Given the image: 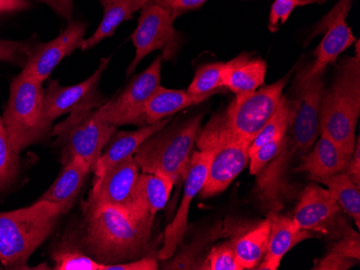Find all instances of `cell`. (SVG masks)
I'll return each instance as SVG.
<instances>
[{
	"label": "cell",
	"instance_id": "cell-6",
	"mask_svg": "<svg viewBox=\"0 0 360 270\" xmlns=\"http://www.w3.org/2000/svg\"><path fill=\"white\" fill-rule=\"evenodd\" d=\"M44 83L23 72L13 79L3 122L12 149L23 152L51 136L53 123L46 118Z\"/></svg>",
	"mask_w": 360,
	"mask_h": 270
},
{
	"label": "cell",
	"instance_id": "cell-9",
	"mask_svg": "<svg viewBox=\"0 0 360 270\" xmlns=\"http://www.w3.org/2000/svg\"><path fill=\"white\" fill-rule=\"evenodd\" d=\"M141 11L136 29L131 37L136 51L134 60L127 67V76L153 52L162 50V58L167 62L177 54L181 44V36L174 27L177 17L171 10L150 1Z\"/></svg>",
	"mask_w": 360,
	"mask_h": 270
},
{
	"label": "cell",
	"instance_id": "cell-32",
	"mask_svg": "<svg viewBox=\"0 0 360 270\" xmlns=\"http://www.w3.org/2000/svg\"><path fill=\"white\" fill-rule=\"evenodd\" d=\"M224 62H210L200 66L196 69L193 80L190 83L187 92L191 95H204L218 93L224 88Z\"/></svg>",
	"mask_w": 360,
	"mask_h": 270
},
{
	"label": "cell",
	"instance_id": "cell-7",
	"mask_svg": "<svg viewBox=\"0 0 360 270\" xmlns=\"http://www.w3.org/2000/svg\"><path fill=\"white\" fill-rule=\"evenodd\" d=\"M116 130V126L97 119L95 110H80L54 125L51 136L56 137L62 165L81 157L92 166L93 171Z\"/></svg>",
	"mask_w": 360,
	"mask_h": 270
},
{
	"label": "cell",
	"instance_id": "cell-10",
	"mask_svg": "<svg viewBox=\"0 0 360 270\" xmlns=\"http://www.w3.org/2000/svg\"><path fill=\"white\" fill-rule=\"evenodd\" d=\"M345 215L328 189L312 183L303 189L292 219L300 229L339 239L355 231Z\"/></svg>",
	"mask_w": 360,
	"mask_h": 270
},
{
	"label": "cell",
	"instance_id": "cell-4",
	"mask_svg": "<svg viewBox=\"0 0 360 270\" xmlns=\"http://www.w3.org/2000/svg\"><path fill=\"white\" fill-rule=\"evenodd\" d=\"M289 76L290 74L271 86L236 96L224 112L215 114L200 130L196 141L242 138L252 142L280 107Z\"/></svg>",
	"mask_w": 360,
	"mask_h": 270
},
{
	"label": "cell",
	"instance_id": "cell-27",
	"mask_svg": "<svg viewBox=\"0 0 360 270\" xmlns=\"http://www.w3.org/2000/svg\"><path fill=\"white\" fill-rule=\"evenodd\" d=\"M337 241L330 251L315 264L313 269L347 270L359 262L360 237L357 231L343 236Z\"/></svg>",
	"mask_w": 360,
	"mask_h": 270
},
{
	"label": "cell",
	"instance_id": "cell-30",
	"mask_svg": "<svg viewBox=\"0 0 360 270\" xmlns=\"http://www.w3.org/2000/svg\"><path fill=\"white\" fill-rule=\"evenodd\" d=\"M20 175V154L12 149L0 116V197L8 194Z\"/></svg>",
	"mask_w": 360,
	"mask_h": 270
},
{
	"label": "cell",
	"instance_id": "cell-15",
	"mask_svg": "<svg viewBox=\"0 0 360 270\" xmlns=\"http://www.w3.org/2000/svg\"><path fill=\"white\" fill-rule=\"evenodd\" d=\"M212 152L199 151L192 154L189 170L185 180L183 201L173 221L167 225L163 235V243L161 249L158 251V259H171L178 247L184 243L188 231V215L190 205L194 197L201 192L207 178L208 168L212 161Z\"/></svg>",
	"mask_w": 360,
	"mask_h": 270
},
{
	"label": "cell",
	"instance_id": "cell-37",
	"mask_svg": "<svg viewBox=\"0 0 360 270\" xmlns=\"http://www.w3.org/2000/svg\"><path fill=\"white\" fill-rule=\"evenodd\" d=\"M354 0H339L338 1L337 5L330 10L327 15L323 18L321 22L315 26L314 30H313V33L309 36V40H312L313 38L316 37L319 34H323V30H325L326 26L328 25L331 21L337 19L340 15H347L349 14V10H351L352 5H353Z\"/></svg>",
	"mask_w": 360,
	"mask_h": 270
},
{
	"label": "cell",
	"instance_id": "cell-12",
	"mask_svg": "<svg viewBox=\"0 0 360 270\" xmlns=\"http://www.w3.org/2000/svg\"><path fill=\"white\" fill-rule=\"evenodd\" d=\"M198 144L200 151L212 152L207 178L202 189L204 198L215 196L228 189L248 166L252 141L242 138L214 139Z\"/></svg>",
	"mask_w": 360,
	"mask_h": 270
},
{
	"label": "cell",
	"instance_id": "cell-33",
	"mask_svg": "<svg viewBox=\"0 0 360 270\" xmlns=\"http://www.w3.org/2000/svg\"><path fill=\"white\" fill-rule=\"evenodd\" d=\"M326 0H274L271 6L269 15L268 28L272 33H276L281 25H284L288 21L290 14L297 8L305 6L323 4Z\"/></svg>",
	"mask_w": 360,
	"mask_h": 270
},
{
	"label": "cell",
	"instance_id": "cell-26",
	"mask_svg": "<svg viewBox=\"0 0 360 270\" xmlns=\"http://www.w3.org/2000/svg\"><path fill=\"white\" fill-rule=\"evenodd\" d=\"M271 233V222H260L256 227L234 241L238 263L243 269H255L264 259Z\"/></svg>",
	"mask_w": 360,
	"mask_h": 270
},
{
	"label": "cell",
	"instance_id": "cell-35",
	"mask_svg": "<svg viewBox=\"0 0 360 270\" xmlns=\"http://www.w3.org/2000/svg\"><path fill=\"white\" fill-rule=\"evenodd\" d=\"M287 147H288L287 134L284 138L275 139V140L269 141L264 146H261L258 150L250 155V173L259 175L266 165L274 160L275 157L280 156L281 153Z\"/></svg>",
	"mask_w": 360,
	"mask_h": 270
},
{
	"label": "cell",
	"instance_id": "cell-2",
	"mask_svg": "<svg viewBox=\"0 0 360 270\" xmlns=\"http://www.w3.org/2000/svg\"><path fill=\"white\" fill-rule=\"evenodd\" d=\"M360 116V53L340 62L330 88H323L319 109L321 133L352 155L356 144V126Z\"/></svg>",
	"mask_w": 360,
	"mask_h": 270
},
{
	"label": "cell",
	"instance_id": "cell-40",
	"mask_svg": "<svg viewBox=\"0 0 360 270\" xmlns=\"http://www.w3.org/2000/svg\"><path fill=\"white\" fill-rule=\"evenodd\" d=\"M51 8L63 19L70 21L74 10V0H35Z\"/></svg>",
	"mask_w": 360,
	"mask_h": 270
},
{
	"label": "cell",
	"instance_id": "cell-3",
	"mask_svg": "<svg viewBox=\"0 0 360 270\" xmlns=\"http://www.w3.org/2000/svg\"><path fill=\"white\" fill-rule=\"evenodd\" d=\"M62 215L58 205L44 201L0 212V262L9 269L28 268V259L51 235Z\"/></svg>",
	"mask_w": 360,
	"mask_h": 270
},
{
	"label": "cell",
	"instance_id": "cell-39",
	"mask_svg": "<svg viewBox=\"0 0 360 270\" xmlns=\"http://www.w3.org/2000/svg\"><path fill=\"white\" fill-rule=\"evenodd\" d=\"M158 267H159L158 257L148 255L135 261L105 265L104 270H157Z\"/></svg>",
	"mask_w": 360,
	"mask_h": 270
},
{
	"label": "cell",
	"instance_id": "cell-43",
	"mask_svg": "<svg viewBox=\"0 0 360 270\" xmlns=\"http://www.w3.org/2000/svg\"><path fill=\"white\" fill-rule=\"evenodd\" d=\"M98 1H100L101 5L103 6V8H105L106 6H108L111 1H113V0H98Z\"/></svg>",
	"mask_w": 360,
	"mask_h": 270
},
{
	"label": "cell",
	"instance_id": "cell-41",
	"mask_svg": "<svg viewBox=\"0 0 360 270\" xmlns=\"http://www.w3.org/2000/svg\"><path fill=\"white\" fill-rule=\"evenodd\" d=\"M345 173L353 179L354 182L360 187V140H356L355 149L352 153L351 162Z\"/></svg>",
	"mask_w": 360,
	"mask_h": 270
},
{
	"label": "cell",
	"instance_id": "cell-28",
	"mask_svg": "<svg viewBox=\"0 0 360 270\" xmlns=\"http://www.w3.org/2000/svg\"><path fill=\"white\" fill-rule=\"evenodd\" d=\"M315 181L327 187L335 195L343 211L355 221L356 227L359 229L360 187L354 182L353 179L347 173H341Z\"/></svg>",
	"mask_w": 360,
	"mask_h": 270
},
{
	"label": "cell",
	"instance_id": "cell-21",
	"mask_svg": "<svg viewBox=\"0 0 360 270\" xmlns=\"http://www.w3.org/2000/svg\"><path fill=\"white\" fill-rule=\"evenodd\" d=\"M90 173H92V166L84 158L75 157L68 164L63 165L58 178L38 201L56 203L63 215H66L76 203Z\"/></svg>",
	"mask_w": 360,
	"mask_h": 270
},
{
	"label": "cell",
	"instance_id": "cell-16",
	"mask_svg": "<svg viewBox=\"0 0 360 270\" xmlns=\"http://www.w3.org/2000/svg\"><path fill=\"white\" fill-rule=\"evenodd\" d=\"M139 176L134 155L129 156L94 178L88 201L95 205H115L127 209Z\"/></svg>",
	"mask_w": 360,
	"mask_h": 270
},
{
	"label": "cell",
	"instance_id": "cell-17",
	"mask_svg": "<svg viewBox=\"0 0 360 270\" xmlns=\"http://www.w3.org/2000/svg\"><path fill=\"white\" fill-rule=\"evenodd\" d=\"M347 18V15H340L326 26L325 36L314 51V62L298 72L293 86H300L317 74H325L327 66L337 62L345 50L357 42Z\"/></svg>",
	"mask_w": 360,
	"mask_h": 270
},
{
	"label": "cell",
	"instance_id": "cell-19",
	"mask_svg": "<svg viewBox=\"0 0 360 270\" xmlns=\"http://www.w3.org/2000/svg\"><path fill=\"white\" fill-rule=\"evenodd\" d=\"M271 233L264 259L258 265L260 270H276L289 250L314 236L300 229L290 217L270 213Z\"/></svg>",
	"mask_w": 360,
	"mask_h": 270
},
{
	"label": "cell",
	"instance_id": "cell-20",
	"mask_svg": "<svg viewBox=\"0 0 360 270\" xmlns=\"http://www.w3.org/2000/svg\"><path fill=\"white\" fill-rule=\"evenodd\" d=\"M319 134L321 136L313 150L303 155L300 166L295 169L297 173H309L313 181L345 173L352 157L330 137L323 133Z\"/></svg>",
	"mask_w": 360,
	"mask_h": 270
},
{
	"label": "cell",
	"instance_id": "cell-24",
	"mask_svg": "<svg viewBox=\"0 0 360 270\" xmlns=\"http://www.w3.org/2000/svg\"><path fill=\"white\" fill-rule=\"evenodd\" d=\"M217 93L204 95H191L184 90H169L160 86L153 97L146 104V125L155 124L159 121L169 119L179 111L205 102Z\"/></svg>",
	"mask_w": 360,
	"mask_h": 270
},
{
	"label": "cell",
	"instance_id": "cell-18",
	"mask_svg": "<svg viewBox=\"0 0 360 270\" xmlns=\"http://www.w3.org/2000/svg\"><path fill=\"white\" fill-rule=\"evenodd\" d=\"M174 185L173 181L167 177L139 173L127 210L135 219L155 224V215L167 205Z\"/></svg>",
	"mask_w": 360,
	"mask_h": 270
},
{
	"label": "cell",
	"instance_id": "cell-13",
	"mask_svg": "<svg viewBox=\"0 0 360 270\" xmlns=\"http://www.w3.org/2000/svg\"><path fill=\"white\" fill-rule=\"evenodd\" d=\"M110 58H103L94 74L76 86H63L58 80L49 81L44 90V104L50 122L76 111L96 110L106 102L98 90V84Z\"/></svg>",
	"mask_w": 360,
	"mask_h": 270
},
{
	"label": "cell",
	"instance_id": "cell-14",
	"mask_svg": "<svg viewBox=\"0 0 360 270\" xmlns=\"http://www.w3.org/2000/svg\"><path fill=\"white\" fill-rule=\"evenodd\" d=\"M86 33L84 22L70 20L62 33L51 41L30 44L22 72L44 83L66 56L80 49Z\"/></svg>",
	"mask_w": 360,
	"mask_h": 270
},
{
	"label": "cell",
	"instance_id": "cell-34",
	"mask_svg": "<svg viewBox=\"0 0 360 270\" xmlns=\"http://www.w3.org/2000/svg\"><path fill=\"white\" fill-rule=\"evenodd\" d=\"M201 269L242 270L236 259L233 243H224L212 248Z\"/></svg>",
	"mask_w": 360,
	"mask_h": 270
},
{
	"label": "cell",
	"instance_id": "cell-42",
	"mask_svg": "<svg viewBox=\"0 0 360 270\" xmlns=\"http://www.w3.org/2000/svg\"><path fill=\"white\" fill-rule=\"evenodd\" d=\"M30 7L27 0H0V15L24 11Z\"/></svg>",
	"mask_w": 360,
	"mask_h": 270
},
{
	"label": "cell",
	"instance_id": "cell-5",
	"mask_svg": "<svg viewBox=\"0 0 360 270\" xmlns=\"http://www.w3.org/2000/svg\"><path fill=\"white\" fill-rule=\"evenodd\" d=\"M203 114L171 123L146 139L134 153L141 173L167 177L174 184L185 180Z\"/></svg>",
	"mask_w": 360,
	"mask_h": 270
},
{
	"label": "cell",
	"instance_id": "cell-38",
	"mask_svg": "<svg viewBox=\"0 0 360 270\" xmlns=\"http://www.w3.org/2000/svg\"><path fill=\"white\" fill-rule=\"evenodd\" d=\"M151 1L171 10L178 18L180 14L199 9L207 0H151Z\"/></svg>",
	"mask_w": 360,
	"mask_h": 270
},
{
	"label": "cell",
	"instance_id": "cell-23",
	"mask_svg": "<svg viewBox=\"0 0 360 270\" xmlns=\"http://www.w3.org/2000/svg\"><path fill=\"white\" fill-rule=\"evenodd\" d=\"M266 69V62L262 58H252L248 53L240 54L224 62L222 86L236 96L254 92L264 86Z\"/></svg>",
	"mask_w": 360,
	"mask_h": 270
},
{
	"label": "cell",
	"instance_id": "cell-8",
	"mask_svg": "<svg viewBox=\"0 0 360 270\" xmlns=\"http://www.w3.org/2000/svg\"><path fill=\"white\" fill-rule=\"evenodd\" d=\"M163 58L158 56L147 69L134 76L116 98L95 110V116L113 126L146 124L145 109L155 90L161 86Z\"/></svg>",
	"mask_w": 360,
	"mask_h": 270
},
{
	"label": "cell",
	"instance_id": "cell-29",
	"mask_svg": "<svg viewBox=\"0 0 360 270\" xmlns=\"http://www.w3.org/2000/svg\"><path fill=\"white\" fill-rule=\"evenodd\" d=\"M51 257L56 270H104V264L92 259L78 243L58 245L51 252Z\"/></svg>",
	"mask_w": 360,
	"mask_h": 270
},
{
	"label": "cell",
	"instance_id": "cell-36",
	"mask_svg": "<svg viewBox=\"0 0 360 270\" xmlns=\"http://www.w3.org/2000/svg\"><path fill=\"white\" fill-rule=\"evenodd\" d=\"M30 43L0 39V62H12L23 67Z\"/></svg>",
	"mask_w": 360,
	"mask_h": 270
},
{
	"label": "cell",
	"instance_id": "cell-31",
	"mask_svg": "<svg viewBox=\"0 0 360 270\" xmlns=\"http://www.w3.org/2000/svg\"><path fill=\"white\" fill-rule=\"evenodd\" d=\"M291 116L290 102L286 97L283 98L280 107L277 109L274 116L269 120V122L262 127V130L255 137L250 147V155L258 150L261 146L275 140L282 139L286 136L288 132L289 121Z\"/></svg>",
	"mask_w": 360,
	"mask_h": 270
},
{
	"label": "cell",
	"instance_id": "cell-11",
	"mask_svg": "<svg viewBox=\"0 0 360 270\" xmlns=\"http://www.w3.org/2000/svg\"><path fill=\"white\" fill-rule=\"evenodd\" d=\"M295 100L290 102L288 146L291 151L307 154L321 133L319 109L323 90V74H317L300 86H293Z\"/></svg>",
	"mask_w": 360,
	"mask_h": 270
},
{
	"label": "cell",
	"instance_id": "cell-25",
	"mask_svg": "<svg viewBox=\"0 0 360 270\" xmlns=\"http://www.w3.org/2000/svg\"><path fill=\"white\" fill-rule=\"evenodd\" d=\"M151 0H113L104 8V15L100 25L92 36L81 44L82 51L92 49L106 38L111 37L117 28L127 20L132 19L135 12L141 11Z\"/></svg>",
	"mask_w": 360,
	"mask_h": 270
},
{
	"label": "cell",
	"instance_id": "cell-1",
	"mask_svg": "<svg viewBox=\"0 0 360 270\" xmlns=\"http://www.w3.org/2000/svg\"><path fill=\"white\" fill-rule=\"evenodd\" d=\"M78 245L104 265L150 255L153 225L135 219L127 209L84 201Z\"/></svg>",
	"mask_w": 360,
	"mask_h": 270
},
{
	"label": "cell",
	"instance_id": "cell-22",
	"mask_svg": "<svg viewBox=\"0 0 360 270\" xmlns=\"http://www.w3.org/2000/svg\"><path fill=\"white\" fill-rule=\"evenodd\" d=\"M169 122H171L169 119H165L155 124L145 125L139 130H132V132H115L108 144L105 147L106 149L104 152H102L96 165L93 168L94 178H98L111 167L116 166L127 157L134 155L146 139L163 128Z\"/></svg>",
	"mask_w": 360,
	"mask_h": 270
}]
</instances>
